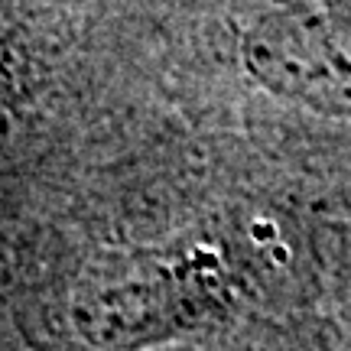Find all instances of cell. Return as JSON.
<instances>
[{
  "instance_id": "obj_1",
  "label": "cell",
  "mask_w": 351,
  "mask_h": 351,
  "mask_svg": "<svg viewBox=\"0 0 351 351\" xmlns=\"http://www.w3.org/2000/svg\"><path fill=\"white\" fill-rule=\"evenodd\" d=\"M244 65L267 91L309 111L351 117V20L326 7H287L244 33Z\"/></svg>"
},
{
  "instance_id": "obj_2",
  "label": "cell",
  "mask_w": 351,
  "mask_h": 351,
  "mask_svg": "<svg viewBox=\"0 0 351 351\" xmlns=\"http://www.w3.org/2000/svg\"><path fill=\"white\" fill-rule=\"evenodd\" d=\"M199 293L189 274L156 257L101 261L88 267L72 293V322L98 348L134 351L182 328Z\"/></svg>"
}]
</instances>
